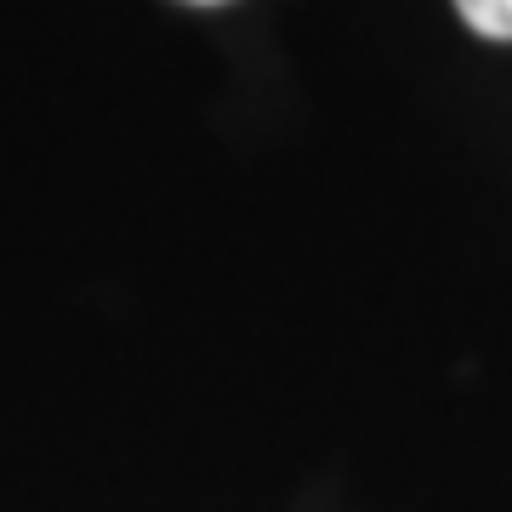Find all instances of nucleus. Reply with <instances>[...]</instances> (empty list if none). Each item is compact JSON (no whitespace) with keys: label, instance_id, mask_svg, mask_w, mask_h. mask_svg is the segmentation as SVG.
<instances>
[{"label":"nucleus","instance_id":"obj_1","mask_svg":"<svg viewBox=\"0 0 512 512\" xmlns=\"http://www.w3.org/2000/svg\"><path fill=\"white\" fill-rule=\"evenodd\" d=\"M461 23L484 40H512V0H456Z\"/></svg>","mask_w":512,"mask_h":512},{"label":"nucleus","instance_id":"obj_2","mask_svg":"<svg viewBox=\"0 0 512 512\" xmlns=\"http://www.w3.org/2000/svg\"><path fill=\"white\" fill-rule=\"evenodd\" d=\"M188 6H222V0H188Z\"/></svg>","mask_w":512,"mask_h":512}]
</instances>
